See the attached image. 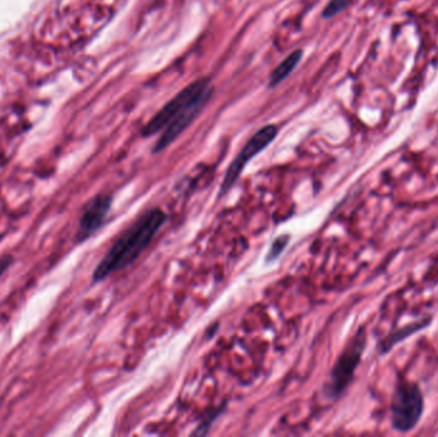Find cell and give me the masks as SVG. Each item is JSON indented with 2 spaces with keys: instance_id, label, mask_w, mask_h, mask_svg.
Masks as SVG:
<instances>
[{
  "instance_id": "obj_1",
  "label": "cell",
  "mask_w": 438,
  "mask_h": 437,
  "mask_svg": "<svg viewBox=\"0 0 438 437\" xmlns=\"http://www.w3.org/2000/svg\"><path fill=\"white\" fill-rule=\"evenodd\" d=\"M167 221L161 208H152L139 215L109 248L92 273V281L100 282L115 272L132 266Z\"/></svg>"
},
{
  "instance_id": "obj_2",
  "label": "cell",
  "mask_w": 438,
  "mask_h": 437,
  "mask_svg": "<svg viewBox=\"0 0 438 437\" xmlns=\"http://www.w3.org/2000/svg\"><path fill=\"white\" fill-rule=\"evenodd\" d=\"M424 398L421 387L414 382L401 381L395 389L391 400V423L395 429L408 432L421 420Z\"/></svg>"
},
{
  "instance_id": "obj_3",
  "label": "cell",
  "mask_w": 438,
  "mask_h": 437,
  "mask_svg": "<svg viewBox=\"0 0 438 437\" xmlns=\"http://www.w3.org/2000/svg\"><path fill=\"white\" fill-rule=\"evenodd\" d=\"M209 90H212V86L210 81L208 79L194 81L191 85L181 90L175 98L170 99L161 110H158V113L143 126L141 135L143 137H150L157 133L163 131L173 119H176L181 113H183L192 103H195L197 99L203 97Z\"/></svg>"
},
{
  "instance_id": "obj_4",
  "label": "cell",
  "mask_w": 438,
  "mask_h": 437,
  "mask_svg": "<svg viewBox=\"0 0 438 437\" xmlns=\"http://www.w3.org/2000/svg\"><path fill=\"white\" fill-rule=\"evenodd\" d=\"M366 344L367 335L364 329H360L349 345L341 353L340 358L332 369L330 382L326 387V391L330 398H339L348 389L361 360Z\"/></svg>"
},
{
  "instance_id": "obj_5",
  "label": "cell",
  "mask_w": 438,
  "mask_h": 437,
  "mask_svg": "<svg viewBox=\"0 0 438 437\" xmlns=\"http://www.w3.org/2000/svg\"><path fill=\"white\" fill-rule=\"evenodd\" d=\"M278 134V127L275 125H267L261 127L255 134L251 136L250 140L243 145L237 157L230 164L228 170L224 175L223 182L219 188V197H224L233 185L237 182L239 177L241 176L242 171L246 167V164L257 157L260 152H263L269 144L272 143Z\"/></svg>"
},
{
  "instance_id": "obj_6",
  "label": "cell",
  "mask_w": 438,
  "mask_h": 437,
  "mask_svg": "<svg viewBox=\"0 0 438 437\" xmlns=\"http://www.w3.org/2000/svg\"><path fill=\"white\" fill-rule=\"evenodd\" d=\"M112 204L113 197L108 194H100L90 200L81 215L79 230L74 239L77 244H82L90 239L106 224Z\"/></svg>"
},
{
  "instance_id": "obj_7",
  "label": "cell",
  "mask_w": 438,
  "mask_h": 437,
  "mask_svg": "<svg viewBox=\"0 0 438 437\" xmlns=\"http://www.w3.org/2000/svg\"><path fill=\"white\" fill-rule=\"evenodd\" d=\"M212 93H213V89L206 91L203 97L197 99L195 103H192L183 113H181L176 119H173L170 125L163 130V134L159 137V140L152 148V153L163 152L188 128V126L191 125V122L199 116V113L203 110V108L206 107L208 100L212 97Z\"/></svg>"
},
{
  "instance_id": "obj_8",
  "label": "cell",
  "mask_w": 438,
  "mask_h": 437,
  "mask_svg": "<svg viewBox=\"0 0 438 437\" xmlns=\"http://www.w3.org/2000/svg\"><path fill=\"white\" fill-rule=\"evenodd\" d=\"M430 318H426L424 321L417 322V323H412V324H408L403 329H400L399 331H396L394 333L388 335L386 339L382 340L378 345L381 354H385L388 350L394 348L395 345L399 342V341H403L404 339H406L408 336L412 335L414 332L421 330L424 327H427L430 324Z\"/></svg>"
},
{
  "instance_id": "obj_9",
  "label": "cell",
  "mask_w": 438,
  "mask_h": 437,
  "mask_svg": "<svg viewBox=\"0 0 438 437\" xmlns=\"http://www.w3.org/2000/svg\"><path fill=\"white\" fill-rule=\"evenodd\" d=\"M301 57H303V52L301 50H295L294 53L290 54L286 59H283L282 62L279 63L277 67L275 68V71L272 72L270 77H269V88H275V86H277L278 84H281L282 81L286 80L287 77L297 67Z\"/></svg>"
},
{
  "instance_id": "obj_10",
  "label": "cell",
  "mask_w": 438,
  "mask_h": 437,
  "mask_svg": "<svg viewBox=\"0 0 438 437\" xmlns=\"http://www.w3.org/2000/svg\"><path fill=\"white\" fill-rule=\"evenodd\" d=\"M290 240V236L288 235H282V236H278L276 240L273 241L272 246L268 251V255H267V262H273L282 254V251L286 249L287 244Z\"/></svg>"
},
{
  "instance_id": "obj_11",
  "label": "cell",
  "mask_w": 438,
  "mask_h": 437,
  "mask_svg": "<svg viewBox=\"0 0 438 437\" xmlns=\"http://www.w3.org/2000/svg\"><path fill=\"white\" fill-rule=\"evenodd\" d=\"M12 263H13L12 255H4L0 258V277L4 275V272L12 266Z\"/></svg>"
}]
</instances>
